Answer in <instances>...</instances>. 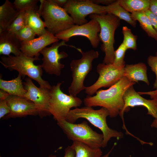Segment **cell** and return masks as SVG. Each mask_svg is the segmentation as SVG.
Wrapping results in <instances>:
<instances>
[{
    "label": "cell",
    "instance_id": "5bb4252c",
    "mask_svg": "<svg viewBox=\"0 0 157 157\" xmlns=\"http://www.w3.org/2000/svg\"><path fill=\"white\" fill-rule=\"evenodd\" d=\"M124 106L121 118L123 119L124 112L128 111L130 107L142 106L147 110V114L152 116L154 119H157V105L153 99H145L139 94L134 90L133 85L129 87L123 95Z\"/></svg>",
    "mask_w": 157,
    "mask_h": 157
},
{
    "label": "cell",
    "instance_id": "cb8c5ba5",
    "mask_svg": "<svg viewBox=\"0 0 157 157\" xmlns=\"http://www.w3.org/2000/svg\"><path fill=\"white\" fill-rule=\"evenodd\" d=\"M131 14L132 18L139 22L140 26L148 36L157 41V33L153 27L149 18L145 13L134 12Z\"/></svg>",
    "mask_w": 157,
    "mask_h": 157
},
{
    "label": "cell",
    "instance_id": "d4e9b609",
    "mask_svg": "<svg viewBox=\"0 0 157 157\" xmlns=\"http://www.w3.org/2000/svg\"><path fill=\"white\" fill-rule=\"evenodd\" d=\"M119 4L126 10L131 13L144 12L149 10L150 0H118Z\"/></svg>",
    "mask_w": 157,
    "mask_h": 157
},
{
    "label": "cell",
    "instance_id": "d590c367",
    "mask_svg": "<svg viewBox=\"0 0 157 157\" xmlns=\"http://www.w3.org/2000/svg\"><path fill=\"white\" fill-rule=\"evenodd\" d=\"M65 154L63 157H75V152L71 146H68L65 150Z\"/></svg>",
    "mask_w": 157,
    "mask_h": 157
},
{
    "label": "cell",
    "instance_id": "f35d334b",
    "mask_svg": "<svg viewBox=\"0 0 157 157\" xmlns=\"http://www.w3.org/2000/svg\"><path fill=\"white\" fill-rule=\"evenodd\" d=\"M59 6L63 8L67 2L68 0H53Z\"/></svg>",
    "mask_w": 157,
    "mask_h": 157
},
{
    "label": "cell",
    "instance_id": "2e32d148",
    "mask_svg": "<svg viewBox=\"0 0 157 157\" xmlns=\"http://www.w3.org/2000/svg\"><path fill=\"white\" fill-rule=\"evenodd\" d=\"M59 39L47 30L43 35L31 40L22 42L20 50L31 57L39 56L40 51L47 46L58 42Z\"/></svg>",
    "mask_w": 157,
    "mask_h": 157
},
{
    "label": "cell",
    "instance_id": "d6986e66",
    "mask_svg": "<svg viewBox=\"0 0 157 157\" xmlns=\"http://www.w3.org/2000/svg\"><path fill=\"white\" fill-rule=\"evenodd\" d=\"M20 11L13 3L6 0L0 6V33L5 31L19 15Z\"/></svg>",
    "mask_w": 157,
    "mask_h": 157
},
{
    "label": "cell",
    "instance_id": "e575fe53",
    "mask_svg": "<svg viewBox=\"0 0 157 157\" xmlns=\"http://www.w3.org/2000/svg\"><path fill=\"white\" fill-rule=\"evenodd\" d=\"M149 10L157 16V0H150Z\"/></svg>",
    "mask_w": 157,
    "mask_h": 157
},
{
    "label": "cell",
    "instance_id": "b9f144b4",
    "mask_svg": "<svg viewBox=\"0 0 157 157\" xmlns=\"http://www.w3.org/2000/svg\"><path fill=\"white\" fill-rule=\"evenodd\" d=\"M156 56H157V51L156 53Z\"/></svg>",
    "mask_w": 157,
    "mask_h": 157
},
{
    "label": "cell",
    "instance_id": "9c48e42d",
    "mask_svg": "<svg viewBox=\"0 0 157 157\" xmlns=\"http://www.w3.org/2000/svg\"><path fill=\"white\" fill-rule=\"evenodd\" d=\"M106 6L93 3L91 0H68L63 8L75 25H81L88 22L86 19L88 15L106 13Z\"/></svg>",
    "mask_w": 157,
    "mask_h": 157
},
{
    "label": "cell",
    "instance_id": "ba28073f",
    "mask_svg": "<svg viewBox=\"0 0 157 157\" xmlns=\"http://www.w3.org/2000/svg\"><path fill=\"white\" fill-rule=\"evenodd\" d=\"M79 52L82 54L81 58L72 60L70 63L72 80L68 92L70 95L74 97L85 89L84 80L92 69L93 60L98 58L99 55L98 51L93 49L84 52L81 49Z\"/></svg>",
    "mask_w": 157,
    "mask_h": 157
},
{
    "label": "cell",
    "instance_id": "5b68a950",
    "mask_svg": "<svg viewBox=\"0 0 157 157\" xmlns=\"http://www.w3.org/2000/svg\"><path fill=\"white\" fill-rule=\"evenodd\" d=\"M38 10L43 18L47 30L54 35L74 26L72 19L63 8L53 0H40Z\"/></svg>",
    "mask_w": 157,
    "mask_h": 157
},
{
    "label": "cell",
    "instance_id": "7402d4cb",
    "mask_svg": "<svg viewBox=\"0 0 157 157\" xmlns=\"http://www.w3.org/2000/svg\"><path fill=\"white\" fill-rule=\"evenodd\" d=\"M107 13L116 16L120 20H124L133 27H135L136 21L132 17L131 14L126 10L119 4V0H116L111 4L106 6Z\"/></svg>",
    "mask_w": 157,
    "mask_h": 157
},
{
    "label": "cell",
    "instance_id": "44dd1931",
    "mask_svg": "<svg viewBox=\"0 0 157 157\" xmlns=\"http://www.w3.org/2000/svg\"><path fill=\"white\" fill-rule=\"evenodd\" d=\"M26 25L30 27L40 36L45 34L47 31L44 22L40 18V15L38 10H30L26 11Z\"/></svg>",
    "mask_w": 157,
    "mask_h": 157
},
{
    "label": "cell",
    "instance_id": "ac0fdd59",
    "mask_svg": "<svg viewBox=\"0 0 157 157\" xmlns=\"http://www.w3.org/2000/svg\"><path fill=\"white\" fill-rule=\"evenodd\" d=\"M147 70V66L143 63L126 64L124 69V76L131 82L138 83V81H142L149 85Z\"/></svg>",
    "mask_w": 157,
    "mask_h": 157
},
{
    "label": "cell",
    "instance_id": "d6a6232c",
    "mask_svg": "<svg viewBox=\"0 0 157 157\" xmlns=\"http://www.w3.org/2000/svg\"><path fill=\"white\" fill-rule=\"evenodd\" d=\"M144 12L149 18L153 27L157 33V16L149 10Z\"/></svg>",
    "mask_w": 157,
    "mask_h": 157
},
{
    "label": "cell",
    "instance_id": "8d00e7d4",
    "mask_svg": "<svg viewBox=\"0 0 157 157\" xmlns=\"http://www.w3.org/2000/svg\"><path fill=\"white\" fill-rule=\"evenodd\" d=\"M94 3L99 5V4H102L106 5H109L116 0H91Z\"/></svg>",
    "mask_w": 157,
    "mask_h": 157
},
{
    "label": "cell",
    "instance_id": "e0dca14e",
    "mask_svg": "<svg viewBox=\"0 0 157 157\" xmlns=\"http://www.w3.org/2000/svg\"><path fill=\"white\" fill-rule=\"evenodd\" d=\"M21 43L15 34L3 31L0 33V55L8 56L12 53L15 56L19 55Z\"/></svg>",
    "mask_w": 157,
    "mask_h": 157
},
{
    "label": "cell",
    "instance_id": "8fae6325",
    "mask_svg": "<svg viewBox=\"0 0 157 157\" xmlns=\"http://www.w3.org/2000/svg\"><path fill=\"white\" fill-rule=\"evenodd\" d=\"M66 42L62 40L60 42H56L52 44L49 47H45L40 52L43 56L42 59V63L41 65L42 68L47 73L59 76L61 70L65 67L63 64L60 63L61 59L67 57V53L64 51L59 52L58 48L62 46H68L73 47L78 50L79 48L71 45L66 44Z\"/></svg>",
    "mask_w": 157,
    "mask_h": 157
},
{
    "label": "cell",
    "instance_id": "7a4b0ae2",
    "mask_svg": "<svg viewBox=\"0 0 157 157\" xmlns=\"http://www.w3.org/2000/svg\"><path fill=\"white\" fill-rule=\"evenodd\" d=\"M109 116L108 110L104 108L94 110L92 107L85 106L71 110L66 120L69 122L74 123L79 118L86 119L101 131L103 136L102 147H104L106 146L108 142L112 138L119 139L123 137L122 133L108 127L106 122V118Z\"/></svg>",
    "mask_w": 157,
    "mask_h": 157
},
{
    "label": "cell",
    "instance_id": "8992f818",
    "mask_svg": "<svg viewBox=\"0 0 157 157\" xmlns=\"http://www.w3.org/2000/svg\"><path fill=\"white\" fill-rule=\"evenodd\" d=\"M57 124L67 138L73 142H81L93 148L102 147V134L94 131L87 122L75 124L64 120L57 122Z\"/></svg>",
    "mask_w": 157,
    "mask_h": 157
},
{
    "label": "cell",
    "instance_id": "603a6c76",
    "mask_svg": "<svg viewBox=\"0 0 157 157\" xmlns=\"http://www.w3.org/2000/svg\"><path fill=\"white\" fill-rule=\"evenodd\" d=\"M71 147L75 152V157H101L102 151L100 148H93L83 143L73 142Z\"/></svg>",
    "mask_w": 157,
    "mask_h": 157
},
{
    "label": "cell",
    "instance_id": "83f0119b",
    "mask_svg": "<svg viewBox=\"0 0 157 157\" xmlns=\"http://www.w3.org/2000/svg\"><path fill=\"white\" fill-rule=\"evenodd\" d=\"M39 0H15L13 3L16 8L20 11L30 10H38Z\"/></svg>",
    "mask_w": 157,
    "mask_h": 157
},
{
    "label": "cell",
    "instance_id": "30bf717a",
    "mask_svg": "<svg viewBox=\"0 0 157 157\" xmlns=\"http://www.w3.org/2000/svg\"><path fill=\"white\" fill-rule=\"evenodd\" d=\"M124 67H117L113 64H99L97 67L98 79L93 84L86 87L85 93L92 96L101 88H109L113 85L124 76Z\"/></svg>",
    "mask_w": 157,
    "mask_h": 157
},
{
    "label": "cell",
    "instance_id": "9a60e30c",
    "mask_svg": "<svg viewBox=\"0 0 157 157\" xmlns=\"http://www.w3.org/2000/svg\"><path fill=\"white\" fill-rule=\"evenodd\" d=\"M6 100L10 112L5 118L38 115L36 106L29 100L20 97L10 95Z\"/></svg>",
    "mask_w": 157,
    "mask_h": 157
},
{
    "label": "cell",
    "instance_id": "ab89813d",
    "mask_svg": "<svg viewBox=\"0 0 157 157\" xmlns=\"http://www.w3.org/2000/svg\"><path fill=\"white\" fill-rule=\"evenodd\" d=\"M112 150H111V151H110L108 153H107L105 155L101 156V157H108L109 154H110V152H111Z\"/></svg>",
    "mask_w": 157,
    "mask_h": 157
},
{
    "label": "cell",
    "instance_id": "4fadbf2b",
    "mask_svg": "<svg viewBox=\"0 0 157 157\" xmlns=\"http://www.w3.org/2000/svg\"><path fill=\"white\" fill-rule=\"evenodd\" d=\"M23 83L27 91L25 98L34 103L40 117L42 118L51 115L49 110V92L51 89L37 87L28 77L25 79Z\"/></svg>",
    "mask_w": 157,
    "mask_h": 157
},
{
    "label": "cell",
    "instance_id": "4dcf8cb0",
    "mask_svg": "<svg viewBox=\"0 0 157 157\" xmlns=\"http://www.w3.org/2000/svg\"><path fill=\"white\" fill-rule=\"evenodd\" d=\"M147 63L151 70L156 75V80L153 84V88L157 89V56H150L147 59Z\"/></svg>",
    "mask_w": 157,
    "mask_h": 157
},
{
    "label": "cell",
    "instance_id": "277c9868",
    "mask_svg": "<svg viewBox=\"0 0 157 157\" xmlns=\"http://www.w3.org/2000/svg\"><path fill=\"white\" fill-rule=\"evenodd\" d=\"M89 17L91 19L96 20L100 26V31L98 36L102 43L101 49L105 54L102 63L106 64H113L115 51L114 47L115 33L120 24V20L109 13L92 14Z\"/></svg>",
    "mask_w": 157,
    "mask_h": 157
},
{
    "label": "cell",
    "instance_id": "4316f807",
    "mask_svg": "<svg viewBox=\"0 0 157 157\" xmlns=\"http://www.w3.org/2000/svg\"><path fill=\"white\" fill-rule=\"evenodd\" d=\"M26 11H20L17 17L5 30L9 33L15 34L25 27L26 23Z\"/></svg>",
    "mask_w": 157,
    "mask_h": 157
},
{
    "label": "cell",
    "instance_id": "f546056e",
    "mask_svg": "<svg viewBox=\"0 0 157 157\" xmlns=\"http://www.w3.org/2000/svg\"><path fill=\"white\" fill-rule=\"evenodd\" d=\"M15 34L21 42L31 40L34 38L36 35L34 32L29 26L26 25Z\"/></svg>",
    "mask_w": 157,
    "mask_h": 157
},
{
    "label": "cell",
    "instance_id": "3957f363",
    "mask_svg": "<svg viewBox=\"0 0 157 157\" xmlns=\"http://www.w3.org/2000/svg\"><path fill=\"white\" fill-rule=\"evenodd\" d=\"M39 56L31 57L21 52L17 56H2L0 62L6 68L10 71H17L23 78L27 76L34 80L39 84L40 87L50 89L52 86L42 77V70L41 65H36L34 63L35 61L40 60Z\"/></svg>",
    "mask_w": 157,
    "mask_h": 157
},
{
    "label": "cell",
    "instance_id": "1f68e13d",
    "mask_svg": "<svg viewBox=\"0 0 157 157\" xmlns=\"http://www.w3.org/2000/svg\"><path fill=\"white\" fill-rule=\"evenodd\" d=\"M10 112V108L6 100H0V119L5 117Z\"/></svg>",
    "mask_w": 157,
    "mask_h": 157
},
{
    "label": "cell",
    "instance_id": "484cf974",
    "mask_svg": "<svg viewBox=\"0 0 157 157\" xmlns=\"http://www.w3.org/2000/svg\"><path fill=\"white\" fill-rule=\"evenodd\" d=\"M122 33L123 36L122 43L124 46L127 49L136 50L137 49V36L133 34L131 29L126 26H123Z\"/></svg>",
    "mask_w": 157,
    "mask_h": 157
},
{
    "label": "cell",
    "instance_id": "52a82bcc",
    "mask_svg": "<svg viewBox=\"0 0 157 157\" xmlns=\"http://www.w3.org/2000/svg\"><path fill=\"white\" fill-rule=\"evenodd\" d=\"M63 83L52 86L49 92V110L57 122L66 120L71 108L80 106L82 101L79 98L64 93L60 89Z\"/></svg>",
    "mask_w": 157,
    "mask_h": 157
},
{
    "label": "cell",
    "instance_id": "836d02e7",
    "mask_svg": "<svg viewBox=\"0 0 157 157\" xmlns=\"http://www.w3.org/2000/svg\"><path fill=\"white\" fill-rule=\"evenodd\" d=\"M151 99L154 100L157 105V89L150 91L149 94ZM151 126V127L157 130V119H154L152 122Z\"/></svg>",
    "mask_w": 157,
    "mask_h": 157
},
{
    "label": "cell",
    "instance_id": "7c38bea8",
    "mask_svg": "<svg viewBox=\"0 0 157 157\" xmlns=\"http://www.w3.org/2000/svg\"><path fill=\"white\" fill-rule=\"evenodd\" d=\"M100 31L99 23L95 19H92L85 24L75 25L69 29L57 33L55 36L59 40L66 42L68 41L70 38L73 36H84L89 40L93 48H96L100 42L98 33Z\"/></svg>",
    "mask_w": 157,
    "mask_h": 157
},
{
    "label": "cell",
    "instance_id": "60d3db41",
    "mask_svg": "<svg viewBox=\"0 0 157 157\" xmlns=\"http://www.w3.org/2000/svg\"><path fill=\"white\" fill-rule=\"evenodd\" d=\"M48 157H57L56 155H50Z\"/></svg>",
    "mask_w": 157,
    "mask_h": 157
},
{
    "label": "cell",
    "instance_id": "6da1fadb",
    "mask_svg": "<svg viewBox=\"0 0 157 157\" xmlns=\"http://www.w3.org/2000/svg\"><path fill=\"white\" fill-rule=\"evenodd\" d=\"M135 83L123 76L115 84L106 90H98L94 96L88 95L83 100L85 106H99L106 109L109 116L115 117L118 115L121 117L124 106V94L127 89Z\"/></svg>",
    "mask_w": 157,
    "mask_h": 157
},
{
    "label": "cell",
    "instance_id": "ffe728a7",
    "mask_svg": "<svg viewBox=\"0 0 157 157\" xmlns=\"http://www.w3.org/2000/svg\"><path fill=\"white\" fill-rule=\"evenodd\" d=\"M22 76L19 74L16 78L10 81L0 78V88L10 95L25 98L27 91L25 89L21 79Z\"/></svg>",
    "mask_w": 157,
    "mask_h": 157
},
{
    "label": "cell",
    "instance_id": "f1b7e54d",
    "mask_svg": "<svg viewBox=\"0 0 157 157\" xmlns=\"http://www.w3.org/2000/svg\"><path fill=\"white\" fill-rule=\"evenodd\" d=\"M127 49L122 43L115 51L114 58L113 64L118 67H124L125 65L124 58Z\"/></svg>",
    "mask_w": 157,
    "mask_h": 157
},
{
    "label": "cell",
    "instance_id": "74e56055",
    "mask_svg": "<svg viewBox=\"0 0 157 157\" xmlns=\"http://www.w3.org/2000/svg\"><path fill=\"white\" fill-rule=\"evenodd\" d=\"M10 94L5 91L0 90V100H6Z\"/></svg>",
    "mask_w": 157,
    "mask_h": 157
}]
</instances>
